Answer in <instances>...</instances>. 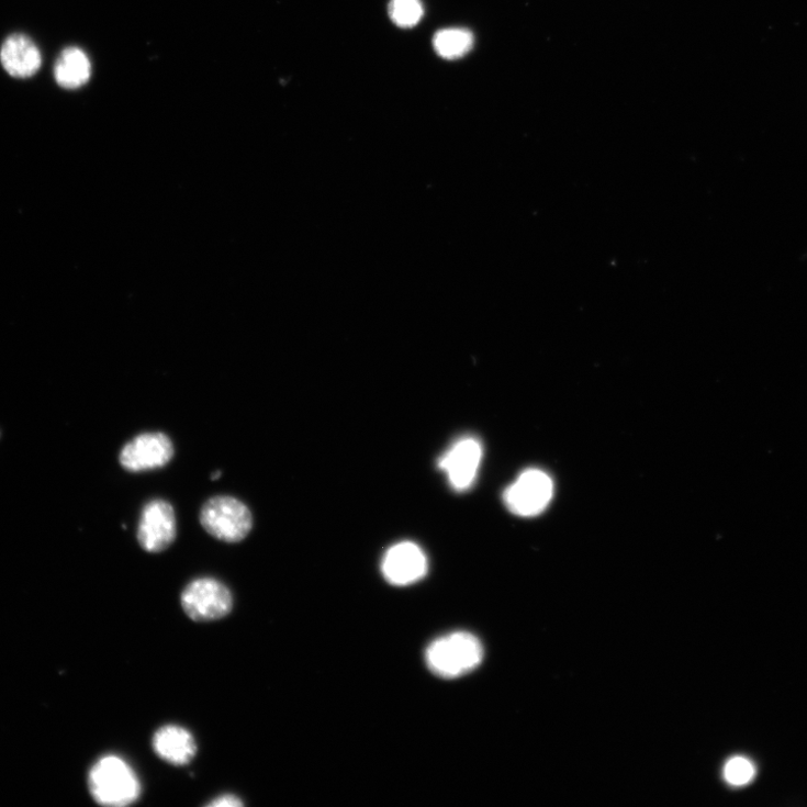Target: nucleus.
<instances>
[{"label":"nucleus","mask_w":807,"mask_h":807,"mask_svg":"<svg viewBox=\"0 0 807 807\" xmlns=\"http://www.w3.org/2000/svg\"><path fill=\"white\" fill-rule=\"evenodd\" d=\"M480 640L467 631L444 636L430 643L425 661L430 672L442 679H457L474 671L483 660Z\"/></svg>","instance_id":"obj_1"},{"label":"nucleus","mask_w":807,"mask_h":807,"mask_svg":"<svg viewBox=\"0 0 807 807\" xmlns=\"http://www.w3.org/2000/svg\"><path fill=\"white\" fill-rule=\"evenodd\" d=\"M89 788L98 804L112 807L132 805L142 793L135 771L123 759L114 755L104 756L92 766Z\"/></svg>","instance_id":"obj_2"},{"label":"nucleus","mask_w":807,"mask_h":807,"mask_svg":"<svg viewBox=\"0 0 807 807\" xmlns=\"http://www.w3.org/2000/svg\"><path fill=\"white\" fill-rule=\"evenodd\" d=\"M200 523L211 536L226 543L245 540L253 528V515L240 501L231 496H215L202 507Z\"/></svg>","instance_id":"obj_3"},{"label":"nucleus","mask_w":807,"mask_h":807,"mask_svg":"<svg viewBox=\"0 0 807 807\" xmlns=\"http://www.w3.org/2000/svg\"><path fill=\"white\" fill-rule=\"evenodd\" d=\"M181 605L194 621L206 623L228 616L234 599L226 584L213 578H200L190 582L182 592Z\"/></svg>","instance_id":"obj_4"},{"label":"nucleus","mask_w":807,"mask_h":807,"mask_svg":"<svg viewBox=\"0 0 807 807\" xmlns=\"http://www.w3.org/2000/svg\"><path fill=\"white\" fill-rule=\"evenodd\" d=\"M554 484L542 470L524 471L504 493L508 511L520 517H534L543 513L552 501Z\"/></svg>","instance_id":"obj_5"},{"label":"nucleus","mask_w":807,"mask_h":807,"mask_svg":"<svg viewBox=\"0 0 807 807\" xmlns=\"http://www.w3.org/2000/svg\"><path fill=\"white\" fill-rule=\"evenodd\" d=\"M177 537V517L173 506L161 500L147 503L141 515L137 540L148 553L166 551Z\"/></svg>","instance_id":"obj_6"},{"label":"nucleus","mask_w":807,"mask_h":807,"mask_svg":"<svg viewBox=\"0 0 807 807\" xmlns=\"http://www.w3.org/2000/svg\"><path fill=\"white\" fill-rule=\"evenodd\" d=\"M175 456L171 439L160 433L143 434L130 441L120 453L122 467L141 472L167 466Z\"/></svg>","instance_id":"obj_7"},{"label":"nucleus","mask_w":807,"mask_h":807,"mask_svg":"<svg viewBox=\"0 0 807 807\" xmlns=\"http://www.w3.org/2000/svg\"><path fill=\"white\" fill-rule=\"evenodd\" d=\"M482 446L475 438L458 440L439 460V468L448 477L456 492L473 486L482 460Z\"/></svg>","instance_id":"obj_8"},{"label":"nucleus","mask_w":807,"mask_h":807,"mask_svg":"<svg viewBox=\"0 0 807 807\" xmlns=\"http://www.w3.org/2000/svg\"><path fill=\"white\" fill-rule=\"evenodd\" d=\"M428 569L423 550L413 542H401L392 547L382 562L385 579L394 585L405 586L422 580Z\"/></svg>","instance_id":"obj_9"},{"label":"nucleus","mask_w":807,"mask_h":807,"mask_svg":"<svg viewBox=\"0 0 807 807\" xmlns=\"http://www.w3.org/2000/svg\"><path fill=\"white\" fill-rule=\"evenodd\" d=\"M0 63L11 77L29 79L38 72L42 56L37 45L29 36L13 34L0 48Z\"/></svg>","instance_id":"obj_10"},{"label":"nucleus","mask_w":807,"mask_h":807,"mask_svg":"<svg viewBox=\"0 0 807 807\" xmlns=\"http://www.w3.org/2000/svg\"><path fill=\"white\" fill-rule=\"evenodd\" d=\"M153 749L160 760L175 766H184L194 759L197 742L186 728L169 725L155 732Z\"/></svg>","instance_id":"obj_11"},{"label":"nucleus","mask_w":807,"mask_h":807,"mask_svg":"<svg viewBox=\"0 0 807 807\" xmlns=\"http://www.w3.org/2000/svg\"><path fill=\"white\" fill-rule=\"evenodd\" d=\"M92 72L87 54L79 47H68L54 68L57 83L67 90H76L88 83Z\"/></svg>","instance_id":"obj_12"},{"label":"nucleus","mask_w":807,"mask_h":807,"mask_svg":"<svg viewBox=\"0 0 807 807\" xmlns=\"http://www.w3.org/2000/svg\"><path fill=\"white\" fill-rule=\"evenodd\" d=\"M433 43L440 58L448 61H456L462 59L472 51L474 35L468 29H444L435 34Z\"/></svg>","instance_id":"obj_13"},{"label":"nucleus","mask_w":807,"mask_h":807,"mask_svg":"<svg viewBox=\"0 0 807 807\" xmlns=\"http://www.w3.org/2000/svg\"><path fill=\"white\" fill-rule=\"evenodd\" d=\"M389 15L396 26L412 29L423 19L424 8L421 0H391Z\"/></svg>","instance_id":"obj_14"},{"label":"nucleus","mask_w":807,"mask_h":807,"mask_svg":"<svg viewBox=\"0 0 807 807\" xmlns=\"http://www.w3.org/2000/svg\"><path fill=\"white\" fill-rule=\"evenodd\" d=\"M755 766L743 758H735L730 760L724 770L725 780L732 786L747 785L753 780V777H755Z\"/></svg>","instance_id":"obj_15"},{"label":"nucleus","mask_w":807,"mask_h":807,"mask_svg":"<svg viewBox=\"0 0 807 807\" xmlns=\"http://www.w3.org/2000/svg\"><path fill=\"white\" fill-rule=\"evenodd\" d=\"M210 807H239L244 806V802L236 795L225 794L214 798L208 804Z\"/></svg>","instance_id":"obj_16"},{"label":"nucleus","mask_w":807,"mask_h":807,"mask_svg":"<svg viewBox=\"0 0 807 807\" xmlns=\"http://www.w3.org/2000/svg\"><path fill=\"white\" fill-rule=\"evenodd\" d=\"M221 475H222V472L217 471V472H213L211 478L212 480H217L221 478Z\"/></svg>","instance_id":"obj_17"}]
</instances>
